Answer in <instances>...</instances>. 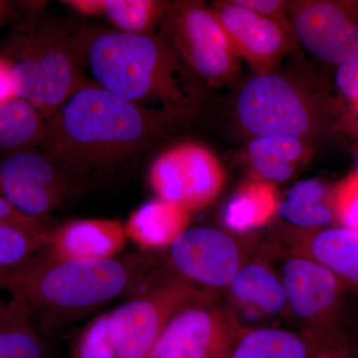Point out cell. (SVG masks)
Masks as SVG:
<instances>
[{"label": "cell", "instance_id": "2", "mask_svg": "<svg viewBox=\"0 0 358 358\" xmlns=\"http://www.w3.org/2000/svg\"><path fill=\"white\" fill-rule=\"evenodd\" d=\"M164 262L145 251L107 260H69L44 247L27 262L0 273V289L24 305L33 320L55 326L131 293Z\"/></svg>", "mask_w": 358, "mask_h": 358}, {"label": "cell", "instance_id": "21", "mask_svg": "<svg viewBox=\"0 0 358 358\" xmlns=\"http://www.w3.org/2000/svg\"><path fill=\"white\" fill-rule=\"evenodd\" d=\"M279 202L274 183L251 179L238 188L224 207V226L235 234H247L270 222L278 213Z\"/></svg>", "mask_w": 358, "mask_h": 358}, {"label": "cell", "instance_id": "18", "mask_svg": "<svg viewBox=\"0 0 358 358\" xmlns=\"http://www.w3.org/2000/svg\"><path fill=\"white\" fill-rule=\"evenodd\" d=\"M334 353L350 352L301 329L246 326L223 358H327Z\"/></svg>", "mask_w": 358, "mask_h": 358}, {"label": "cell", "instance_id": "15", "mask_svg": "<svg viewBox=\"0 0 358 358\" xmlns=\"http://www.w3.org/2000/svg\"><path fill=\"white\" fill-rule=\"evenodd\" d=\"M280 236V251L319 264L346 291L358 294V230L338 225L315 229L289 226Z\"/></svg>", "mask_w": 358, "mask_h": 358}, {"label": "cell", "instance_id": "5", "mask_svg": "<svg viewBox=\"0 0 358 358\" xmlns=\"http://www.w3.org/2000/svg\"><path fill=\"white\" fill-rule=\"evenodd\" d=\"M203 294L174 274L164 261L109 312L110 336L117 358H145L167 320L195 296Z\"/></svg>", "mask_w": 358, "mask_h": 358}, {"label": "cell", "instance_id": "12", "mask_svg": "<svg viewBox=\"0 0 358 358\" xmlns=\"http://www.w3.org/2000/svg\"><path fill=\"white\" fill-rule=\"evenodd\" d=\"M288 15L296 40L315 57L336 66L358 58V4L292 1Z\"/></svg>", "mask_w": 358, "mask_h": 358}, {"label": "cell", "instance_id": "23", "mask_svg": "<svg viewBox=\"0 0 358 358\" xmlns=\"http://www.w3.org/2000/svg\"><path fill=\"white\" fill-rule=\"evenodd\" d=\"M47 134L46 120L31 103L20 98L0 103V150H44Z\"/></svg>", "mask_w": 358, "mask_h": 358}, {"label": "cell", "instance_id": "10", "mask_svg": "<svg viewBox=\"0 0 358 358\" xmlns=\"http://www.w3.org/2000/svg\"><path fill=\"white\" fill-rule=\"evenodd\" d=\"M281 275L288 312L301 329L343 352H350L339 326L343 285L327 268L308 259L281 252Z\"/></svg>", "mask_w": 358, "mask_h": 358}, {"label": "cell", "instance_id": "28", "mask_svg": "<svg viewBox=\"0 0 358 358\" xmlns=\"http://www.w3.org/2000/svg\"><path fill=\"white\" fill-rule=\"evenodd\" d=\"M336 225L358 230V173H352L334 188Z\"/></svg>", "mask_w": 358, "mask_h": 358}, {"label": "cell", "instance_id": "36", "mask_svg": "<svg viewBox=\"0 0 358 358\" xmlns=\"http://www.w3.org/2000/svg\"><path fill=\"white\" fill-rule=\"evenodd\" d=\"M2 301H3V299L0 298V303H2Z\"/></svg>", "mask_w": 358, "mask_h": 358}, {"label": "cell", "instance_id": "25", "mask_svg": "<svg viewBox=\"0 0 358 358\" xmlns=\"http://www.w3.org/2000/svg\"><path fill=\"white\" fill-rule=\"evenodd\" d=\"M305 145L301 138L289 136H259L249 147V159L257 178L268 182L288 180L303 159Z\"/></svg>", "mask_w": 358, "mask_h": 358}, {"label": "cell", "instance_id": "9", "mask_svg": "<svg viewBox=\"0 0 358 358\" xmlns=\"http://www.w3.org/2000/svg\"><path fill=\"white\" fill-rule=\"evenodd\" d=\"M35 80L29 102L45 120L95 81L85 75V58L77 31L31 11Z\"/></svg>", "mask_w": 358, "mask_h": 358}, {"label": "cell", "instance_id": "26", "mask_svg": "<svg viewBox=\"0 0 358 358\" xmlns=\"http://www.w3.org/2000/svg\"><path fill=\"white\" fill-rule=\"evenodd\" d=\"M50 228L0 225V273L27 262L47 246Z\"/></svg>", "mask_w": 358, "mask_h": 358}, {"label": "cell", "instance_id": "27", "mask_svg": "<svg viewBox=\"0 0 358 358\" xmlns=\"http://www.w3.org/2000/svg\"><path fill=\"white\" fill-rule=\"evenodd\" d=\"M70 358H117L109 324V312L87 322L77 334Z\"/></svg>", "mask_w": 358, "mask_h": 358}, {"label": "cell", "instance_id": "8", "mask_svg": "<svg viewBox=\"0 0 358 358\" xmlns=\"http://www.w3.org/2000/svg\"><path fill=\"white\" fill-rule=\"evenodd\" d=\"M245 327L220 296L203 293L171 315L145 358H223Z\"/></svg>", "mask_w": 358, "mask_h": 358}, {"label": "cell", "instance_id": "19", "mask_svg": "<svg viewBox=\"0 0 358 358\" xmlns=\"http://www.w3.org/2000/svg\"><path fill=\"white\" fill-rule=\"evenodd\" d=\"M190 221V212L157 197L129 214L124 231L141 251L150 252L169 248L189 228Z\"/></svg>", "mask_w": 358, "mask_h": 358}, {"label": "cell", "instance_id": "6", "mask_svg": "<svg viewBox=\"0 0 358 358\" xmlns=\"http://www.w3.org/2000/svg\"><path fill=\"white\" fill-rule=\"evenodd\" d=\"M157 34L206 83H226L239 72L236 49L217 15L204 2H171Z\"/></svg>", "mask_w": 358, "mask_h": 358}, {"label": "cell", "instance_id": "16", "mask_svg": "<svg viewBox=\"0 0 358 358\" xmlns=\"http://www.w3.org/2000/svg\"><path fill=\"white\" fill-rule=\"evenodd\" d=\"M237 315L253 320L289 315L286 289L279 271L261 256L245 264L224 293Z\"/></svg>", "mask_w": 358, "mask_h": 358}, {"label": "cell", "instance_id": "17", "mask_svg": "<svg viewBox=\"0 0 358 358\" xmlns=\"http://www.w3.org/2000/svg\"><path fill=\"white\" fill-rule=\"evenodd\" d=\"M127 239L124 225L117 219H75L51 229L46 249L61 259L107 260L121 253Z\"/></svg>", "mask_w": 358, "mask_h": 358}, {"label": "cell", "instance_id": "35", "mask_svg": "<svg viewBox=\"0 0 358 358\" xmlns=\"http://www.w3.org/2000/svg\"><path fill=\"white\" fill-rule=\"evenodd\" d=\"M355 173H358V154L355 157Z\"/></svg>", "mask_w": 358, "mask_h": 358}, {"label": "cell", "instance_id": "7", "mask_svg": "<svg viewBox=\"0 0 358 358\" xmlns=\"http://www.w3.org/2000/svg\"><path fill=\"white\" fill-rule=\"evenodd\" d=\"M257 244L229 230L189 227L169 247L166 260L174 274L190 286L221 298L255 256Z\"/></svg>", "mask_w": 358, "mask_h": 358}, {"label": "cell", "instance_id": "31", "mask_svg": "<svg viewBox=\"0 0 358 358\" xmlns=\"http://www.w3.org/2000/svg\"><path fill=\"white\" fill-rule=\"evenodd\" d=\"M0 225H15L29 228H49L46 217L36 218L25 215L0 197Z\"/></svg>", "mask_w": 358, "mask_h": 358}, {"label": "cell", "instance_id": "4", "mask_svg": "<svg viewBox=\"0 0 358 358\" xmlns=\"http://www.w3.org/2000/svg\"><path fill=\"white\" fill-rule=\"evenodd\" d=\"M240 122L256 138L289 136L307 138L327 126L324 103L307 89L273 72L256 75L238 96Z\"/></svg>", "mask_w": 358, "mask_h": 358}, {"label": "cell", "instance_id": "30", "mask_svg": "<svg viewBox=\"0 0 358 358\" xmlns=\"http://www.w3.org/2000/svg\"><path fill=\"white\" fill-rule=\"evenodd\" d=\"M234 1L254 13L272 18L282 24L291 25L288 15L289 2L281 1V0H234Z\"/></svg>", "mask_w": 358, "mask_h": 358}, {"label": "cell", "instance_id": "32", "mask_svg": "<svg viewBox=\"0 0 358 358\" xmlns=\"http://www.w3.org/2000/svg\"><path fill=\"white\" fill-rule=\"evenodd\" d=\"M16 98L14 93L10 66L6 58L0 55V103L8 102Z\"/></svg>", "mask_w": 358, "mask_h": 358}, {"label": "cell", "instance_id": "24", "mask_svg": "<svg viewBox=\"0 0 358 358\" xmlns=\"http://www.w3.org/2000/svg\"><path fill=\"white\" fill-rule=\"evenodd\" d=\"M0 358H48L31 315L13 298L0 303Z\"/></svg>", "mask_w": 358, "mask_h": 358}, {"label": "cell", "instance_id": "14", "mask_svg": "<svg viewBox=\"0 0 358 358\" xmlns=\"http://www.w3.org/2000/svg\"><path fill=\"white\" fill-rule=\"evenodd\" d=\"M212 10L236 49L256 75L270 74L298 43L291 25L249 10L232 1H216Z\"/></svg>", "mask_w": 358, "mask_h": 358}, {"label": "cell", "instance_id": "20", "mask_svg": "<svg viewBox=\"0 0 358 358\" xmlns=\"http://www.w3.org/2000/svg\"><path fill=\"white\" fill-rule=\"evenodd\" d=\"M64 6L82 15L106 18L115 31L157 34L171 2L162 0H65Z\"/></svg>", "mask_w": 358, "mask_h": 358}, {"label": "cell", "instance_id": "37", "mask_svg": "<svg viewBox=\"0 0 358 358\" xmlns=\"http://www.w3.org/2000/svg\"><path fill=\"white\" fill-rule=\"evenodd\" d=\"M357 114H358V110H357Z\"/></svg>", "mask_w": 358, "mask_h": 358}, {"label": "cell", "instance_id": "22", "mask_svg": "<svg viewBox=\"0 0 358 358\" xmlns=\"http://www.w3.org/2000/svg\"><path fill=\"white\" fill-rule=\"evenodd\" d=\"M278 214L291 227L315 229L336 225L334 189L317 179L300 181L280 200Z\"/></svg>", "mask_w": 358, "mask_h": 358}, {"label": "cell", "instance_id": "13", "mask_svg": "<svg viewBox=\"0 0 358 358\" xmlns=\"http://www.w3.org/2000/svg\"><path fill=\"white\" fill-rule=\"evenodd\" d=\"M69 192L65 174L44 152L23 150L0 162V197L25 215L46 217Z\"/></svg>", "mask_w": 358, "mask_h": 358}, {"label": "cell", "instance_id": "3", "mask_svg": "<svg viewBox=\"0 0 358 358\" xmlns=\"http://www.w3.org/2000/svg\"><path fill=\"white\" fill-rule=\"evenodd\" d=\"M46 122L44 154L80 171L131 159L173 124L96 84L77 92Z\"/></svg>", "mask_w": 358, "mask_h": 358}, {"label": "cell", "instance_id": "33", "mask_svg": "<svg viewBox=\"0 0 358 358\" xmlns=\"http://www.w3.org/2000/svg\"><path fill=\"white\" fill-rule=\"evenodd\" d=\"M15 7L16 4L13 2L0 0V26L13 17L16 11Z\"/></svg>", "mask_w": 358, "mask_h": 358}, {"label": "cell", "instance_id": "11", "mask_svg": "<svg viewBox=\"0 0 358 358\" xmlns=\"http://www.w3.org/2000/svg\"><path fill=\"white\" fill-rule=\"evenodd\" d=\"M148 181L159 199L193 213L217 199L225 173L208 148L187 141L169 148L152 162Z\"/></svg>", "mask_w": 358, "mask_h": 358}, {"label": "cell", "instance_id": "29", "mask_svg": "<svg viewBox=\"0 0 358 358\" xmlns=\"http://www.w3.org/2000/svg\"><path fill=\"white\" fill-rule=\"evenodd\" d=\"M336 86L355 112L358 110V58L338 66Z\"/></svg>", "mask_w": 358, "mask_h": 358}, {"label": "cell", "instance_id": "34", "mask_svg": "<svg viewBox=\"0 0 358 358\" xmlns=\"http://www.w3.org/2000/svg\"><path fill=\"white\" fill-rule=\"evenodd\" d=\"M327 358H358L355 357H352L350 353H334V355H329V357Z\"/></svg>", "mask_w": 358, "mask_h": 358}, {"label": "cell", "instance_id": "1", "mask_svg": "<svg viewBox=\"0 0 358 358\" xmlns=\"http://www.w3.org/2000/svg\"><path fill=\"white\" fill-rule=\"evenodd\" d=\"M77 37L95 83L107 91L173 124L199 106L196 77L159 35L83 28Z\"/></svg>", "mask_w": 358, "mask_h": 358}]
</instances>
